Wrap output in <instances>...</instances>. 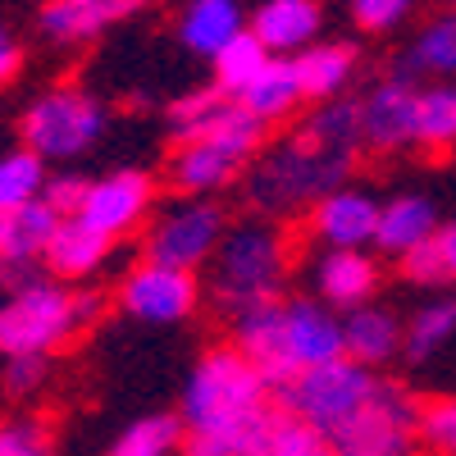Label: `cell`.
Here are the masks:
<instances>
[{"label": "cell", "mask_w": 456, "mask_h": 456, "mask_svg": "<svg viewBox=\"0 0 456 456\" xmlns=\"http://www.w3.org/2000/svg\"><path fill=\"white\" fill-rule=\"evenodd\" d=\"M411 146H425L429 156H447L456 146V87H420Z\"/></svg>", "instance_id": "obj_25"}, {"label": "cell", "mask_w": 456, "mask_h": 456, "mask_svg": "<svg viewBox=\"0 0 456 456\" xmlns=\"http://www.w3.org/2000/svg\"><path fill=\"white\" fill-rule=\"evenodd\" d=\"M46 183V160L32 146H19L10 156H0V210H14L42 197Z\"/></svg>", "instance_id": "obj_31"}, {"label": "cell", "mask_w": 456, "mask_h": 456, "mask_svg": "<svg viewBox=\"0 0 456 456\" xmlns=\"http://www.w3.org/2000/svg\"><path fill=\"white\" fill-rule=\"evenodd\" d=\"M265 137H270V124L256 119L238 96H228L224 110L206 124V133L178 142L165 178L183 197H210V192H219V187L238 183L247 174V165L265 146Z\"/></svg>", "instance_id": "obj_5"}, {"label": "cell", "mask_w": 456, "mask_h": 456, "mask_svg": "<svg viewBox=\"0 0 456 456\" xmlns=\"http://www.w3.org/2000/svg\"><path fill=\"white\" fill-rule=\"evenodd\" d=\"M19 64H23V51L10 42V32L0 28V87H5V83L14 78V73H19Z\"/></svg>", "instance_id": "obj_38"}, {"label": "cell", "mask_w": 456, "mask_h": 456, "mask_svg": "<svg viewBox=\"0 0 456 456\" xmlns=\"http://www.w3.org/2000/svg\"><path fill=\"white\" fill-rule=\"evenodd\" d=\"M292 64H297V78H301L306 101H329V96H342V87L352 83L356 51L342 46V42H311L292 55Z\"/></svg>", "instance_id": "obj_23"}, {"label": "cell", "mask_w": 456, "mask_h": 456, "mask_svg": "<svg viewBox=\"0 0 456 456\" xmlns=\"http://www.w3.org/2000/svg\"><path fill=\"white\" fill-rule=\"evenodd\" d=\"M365 156L361 101L329 96L288 137L265 142L247 165V206L265 219L311 210L324 192L342 187Z\"/></svg>", "instance_id": "obj_2"}, {"label": "cell", "mask_w": 456, "mask_h": 456, "mask_svg": "<svg viewBox=\"0 0 456 456\" xmlns=\"http://www.w3.org/2000/svg\"><path fill=\"white\" fill-rule=\"evenodd\" d=\"M169 452H183V415L169 411L142 415L114 438V456H169Z\"/></svg>", "instance_id": "obj_28"}, {"label": "cell", "mask_w": 456, "mask_h": 456, "mask_svg": "<svg viewBox=\"0 0 456 456\" xmlns=\"http://www.w3.org/2000/svg\"><path fill=\"white\" fill-rule=\"evenodd\" d=\"M347 5H352V19L361 32H388L411 14L415 0H347Z\"/></svg>", "instance_id": "obj_36"}, {"label": "cell", "mask_w": 456, "mask_h": 456, "mask_svg": "<svg viewBox=\"0 0 456 456\" xmlns=\"http://www.w3.org/2000/svg\"><path fill=\"white\" fill-rule=\"evenodd\" d=\"M397 270H402V279H411V283H429V288L452 279V270H447V260H443L434 233H429L425 242H415L411 251H402V256H397Z\"/></svg>", "instance_id": "obj_34"}, {"label": "cell", "mask_w": 456, "mask_h": 456, "mask_svg": "<svg viewBox=\"0 0 456 456\" xmlns=\"http://www.w3.org/2000/svg\"><path fill=\"white\" fill-rule=\"evenodd\" d=\"M384 274H379V260H370L361 247H329L315 265V288L329 306L352 311L365 306V301L379 292Z\"/></svg>", "instance_id": "obj_17"}, {"label": "cell", "mask_w": 456, "mask_h": 456, "mask_svg": "<svg viewBox=\"0 0 456 456\" xmlns=\"http://www.w3.org/2000/svg\"><path fill=\"white\" fill-rule=\"evenodd\" d=\"M224 228H228V215L215 201L183 197L178 206H169L151 219L146 238H142V256L165 260V265H183V270H201L210 260V251L219 247Z\"/></svg>", "instance_id": "obj_8"}, {"label": "cell", "mask_w": 456, "mask_h": 456, "mask_svg": "<svg viewBox=\"0 0 456 456\" xmlns=\"http://www.w3.org/2000/svg\"><path fill=\"white\" fill-rule=\"evenodd\" d=\"M434 242H438V251H443V260H447V270H452V279H456V219L443 224V228H434Z\"/></svg>", "instance_id": "obj_39"}, {"label": "cell", "mask_w": 456, "mask_h": 456, "mask_svg": "<svg viewBox=\"0 0 456 456\" xmlns=\"http://www.w3.org/2000/svg\"><path fill=\"white\" fill-rule=\"evenodd\" d=\"M420 447L456 456V397H420Z\"/></svg>", "instance_id": "obj_33"}, {"label": "cell", "mask_w": 456, "mask_h": 456, "mask_svg": "<svg viewBox=\"0 0 456 456\" xmlns=\"http://www.w3.org/2000/svg\"><path fill=\"white\" fill-rule=\"evenodd\" d=\"M406 69L415 78H420V73H438V78L456 73V10L425 23V32L415 37V46L406 55Z\"/></svg>", "instance_id": "obj_29"}, {"label": "cell", "mask_w": 456, "mask_h": 456, "mask_svg": "<svg viewBox=\"0 0 456 456\" xmlns=\"http://www.w3.org/2000/svg\"><path fill=\"white\" fill-rule=\"evenodd\" d=\"M438 228V210L425 197H393L388 206H379V224H374V247L388 251L393 260L402 251H411L415 242H425Z\"/></svg>", "instance_id": "obj_24"}, {"label": "cell", "mask_w": 456, "mask_h": 456, "mask_svg": "<svg viewBox=\"0 0 456 456\" xmlns=\"http://www.w3.org/2000/svg\"><path fill=\"white\" fill-rule=\"evenodd\" d=\"M23 146H32L42 160H73L92 151V142L105 133V110L96 96L83 87H51L46 96H37L23 114Z\"/></svg>", "instance_id": "obj_7"}, {"label": "cell", "mask_w": 456, "mask_h": 456, "mask_svg": "<svg viewBox=\"0 0 456 456\" xmlns=\"http://www.w3.org/2000/svg\"><path fill=\"white\" fill-rule=\"evenodd\" d=\"M306 224H311V238H320L324 247H370L379 224V201L352 192V187H333L311 206Z\"/></svg>", "instance_id": "obj_13"}, {"label": "cell", "mask_w": 456, "mask_h": 456, "mask_svg": "<svg viewBox=\"0 0 456 456\" xmlns=\"http://www.w3.org/2000/svg\"><path fill=\"white\" fill-rule=\"evenodd\" d=\"M110 251H114V238H110V233H101V228H92V224L78 219V215H64V219L55 224L46 251H42V265H46L51 279L78 283V279H87V274L101 270Z\"/></svg>", "instance_id": "obj_15"}, {"label": "cell", "mask_w": 456, "mask_h": 456, "mask_svg": "<svg viewBox=\"0 0 456 456\" xmlns=\"http://www.w3.org/2000/svg\"><path fill=\"white\" fill-rule=\"evenodd\" d=\"M210 279L201 288H210L215 306L224 315H242L260 301L283 297L288 270H292V251H288V233L279 228V219H242L233 228H224L219 247L210 251Z\"/></svg>", "instance_id": "obj_4"}, {"label": "cell", "mask_w": 456, "mask_h": 456, "mask_svg": "<svg viewBox=\"0 0 456 456\" xmlns=\"http://www.w3.org/2000/svg\"><path fill=\"white\" fill-rule=\"evenodd\" d=\"M60 219L64 215H55L42 197L14 210H0V265H42V251Z\"/></svg>", "instance_id": "obj_19"}, {"label": "cell", "mask_w": 456, "mask_h": 456, "mask_svg": "<svg viewBox=\"0 0 456 456\" xmlns=\"http://www.w3.org/2000/svg\"><path fill=\"white\" fill-rule=\"evenodd\" d=\"M274 388L251 356L228 342L210 347L183 388V452L192 456H265Z\"/></svg>", "instance_id": "obj_3"}, {"label": "cell", "mask_w": 456, "mask_h": 456, "mask_svg": "<svg viewBox=\"0 0 456 456\" xmlns=\"http://www.w3.org/2000/svg\"><path fill=\"white\" fill-rule=\"evenodd\" d=\"M247 28L238 0H187L178 14V42L192 55H215L228 37H238Z\"/></svg>", "instance_id": "obj_22"}, {"label": "cell", "mask_w": 456, "mask_h": 456, "mask_svg": "<svg viewBox=\"0 0 456 456\" xmlns=\"http://www.w3.org/2000/svg\"><path fill=\"white\" fill-rule=\"evenodd\" d=\"M146 0H46L42 5V32L60 46L92 42L105 28L133 19Z\"/></svg>", "instance_id": "obj_16"}, {"label": "cell", "mask_w": 456, "mask_h": 456, "mask_svg": "<svg viewBox=\"0 0 456 456\" xmlns=\"http://www.w3.org/2000/svg\"><path fill=\"white\" fill-rule=\"evenodd\" d=\"M452 333H456V301L438 297L425 311H415V320L402 329V352H406V361H429Z\"/></svg>", "instance_id": "obj_30"}, {"label": "cell", "mask_w": 456, "mask_h": 456, "mask_svg": "<svg viewBox=\"0 0 456 456\" xmlns=\"http://www.w3.org/2000/svg\"><path fill=\"white\" fill-rule=\"evenodd\" d=\"M119 306L142 324H183L201 306V279L197 270L142 256V265L119 283Z\"/></svg>", "instance_id": "obj_9"}, {"label": "cell", "mask_w": 456, "mask_h": 456, "mask_svg": "<svg viewBox=\"0 0 456 456\" xmlns=\"http://www.w3.org/2000/svg\"><path fill=\"white\" fill-rule=\"evenodd\" d=\"M415 96L420 83L406 64H397L388 78H379L365 96H361V133H365V151H402L411 146V124H415Z\"/></svg>", "instance_id": "obj_11"}, {"label": "cell", "mask_w": 456, "mask_h": 456, "mask_svg": "<svg viewBox=\"0 0 456 456\" xmlns=\"http://www.w3.org/2000/svg\"><path fill=\"white\" fill-rule=\"evenodd\" d=\"M0 315H5V301H0Z\"/></svg>", "instance_id": "obj_40"}, {"label": "cell", "mask_w": 456, "mask_h": 456, "mask_svg": "<svg viewBox=\"0 0 456 456\" xmlns=\"http://www.w3.org/2000/svg\"><path fill=\"white\" fill-rule=\"evenodd\" d=\"M46 374H51V361L46 356H37V352H10V361H5V388L14 397H32L37 388L46 384Z\"/></svg>", "instance_id": "obj_35"}, {"label": "cell", "mask_w": 456, "mask_h": 456, "mask_svg": "<svg viewBox=\"0 0 456 456\" xmlns=\"http://www.w3.org/2000/svg\"><path fill=\"white\" fill-rule=\"evenodd\" d=\"M342 352L361 365H384L402 352V324L393 311H379V306H352L347 320H342Z\"/></svg>", "instance_id": "obj_21"}, {"label": "cell", "mask_w": 456, "mask_h": 456, "mask_svg": "<svg viewBox=\"0 0 456 456\" xmlns=\"http://www.w3.org/2000/svg\"><path fill=\"white\" fill-rule=\"evenodd\" d=\"M55 447V425L46 415H10L0 420V456H46Z\"/></svg>", "instance_id": "obj_32"}, {"label": "cell", "mask_w": 456, "mask_h": 456, "mask_svg": "<svg viewBox=\"0 0 456 456\" xmlns=\"http://www.w3.org/2000/svg\"><path fill=\"white\" fill-rule=\"evenodd\" d=\"M87 183H92V178H83V174H46L42 201H46L55 215H78V206H83V197H87Z\"/></svg>", "instance_id": "obj_37"}, {"label": "cell", "mask_w": 456, "mask_h": 456, "mask_svg": "<svg viewBox=\"0 0 456 456\" xmlns=\"http://www.w3.org/2000/svg\"><path fill=\"white\" fill-rule=\"evenodd\" d=\"M156 206V178L124 169V174H110V178H92L87 183V197L78 206V219H87L92 228L110 233L114 242L137 233L142 219Z\"/></svg>", "instance_id": "obj_10"}, {"label": "cell", "mask_w": 456, "mask_h": 456, "mask_svg": "<svg viewBox=\"0 0 456 456\" xmlns=\"http://www.w3.org/2000/svg\"><path fill=\"white\" fill-rule=\"evenodd\" d=\"M101 315L96 292H69L55 279H37L19 292H10L5 315H0V352H37L55 356L69 347L92 320Z\"/></svg>", "instance_id": "obj_6"}, {"label": "cell", "mask_w": 456, "mask_h": 456, "mask_svg": "<svg viewBox=\"0 0 456 456\" xmlns=\"http://www.w3.org/2000/svg\"><path fill=\"white\" fill-rule=\"evenodd\" d=\"M274 397L306 415L338 456H402L420 447V397L352 356L297 370Z\"/></svg>", "instance_id": "obj_1"}, {"label": "cell", "mask_w": 456, "mask_h": 456, "mask_svg": "<svg viewBox=\"0 0 456 456\" xmlns=\"http://www.w3.org/2000/svg\"><path fill=\"white\" fill-rule=\"evenodd\" d=\"M279 301H283V297L260 301V306H251V311L233 315V342L251 356V365L265 374V384H270L274 393H279V388L288 384V379L297 374V365H292V356H288V347H283Z\"/></svg>", "instance_id": "obj_14"}, {"label": "cell", "mask_w": 456, "mask_h": 456, "mask_svg": "<svg viewBox=\"0 0 456 456\" xmlns=\"http://www.w3.org/2000/svg\"><path fill=\"white\" fill-rule=\"evenodd\" d=\"M251 32L274 55H297L301 46L315 42L320 32V5L315 0H265L251 19Z\"/></svg>", "instance_id": "obj_20"}, {"label": "cell", "mask_w": 456, "mask_h": 456, "mask_svg": "<svg viewBox=\"0 0 456 456\" xmlns=\"http://www.w3.org/2000/svg\"><path fill=\"white\" fill-rule=\"evenodd\" d=\"M238 101L256 114V119H265V124L292 119V114L306 105V92H301L292 55H270V60H265V69L238 92Z\"/></svg>", "instance_id": "obj_18"}, {"label": "cell", "mask_w": 456, "mask_h": 456, "mask_svg": "<svg viewBox=\"0 0 456 456\" xmlns=\"http://www.w3.org/2000/svg\"><path fill=\"white\" fill-rule=\"evenodd\" d=\"M324 452H329V443L320 438V429L306 415H297L292 406H283L274 397L270 425H265V456H324Z\"/></svg>", "instance_id": "obj_27"}, {"label": "cell", "mask_w": 456, "mask_h": 456, "mask_svg": "<svg viewBox=\"0 0 456 456\" xmlns=\"http://www.w3.org/2000/svg\"><path fill=\"white\" fill-rule=\"evenodd\" d=\"M274 51L260 42V37L251 32V28H242L238 37H228V42L210 55V64H215V83L228 92V96H238L256 73L265 69V60H270Z\"/></svg>", "instance_id": "obj_26"}, {"label": "cell", "mask_w": 456, "mask_h": 456, "mask_svg": "<svg viewBox=\"0 0 456 456\" xmlns=\"http://www.w3.org/2000/svg\"><path fill=\"white\" fill-rule=\"evenodd\" d=\"M279 324H283V347H288L297 370L347 356L342 352V320L333 315L329 301H311V297L288 301L283 297L279 301Z\"/></svg>", "instance_id": "obj_12"}]
</instances>
